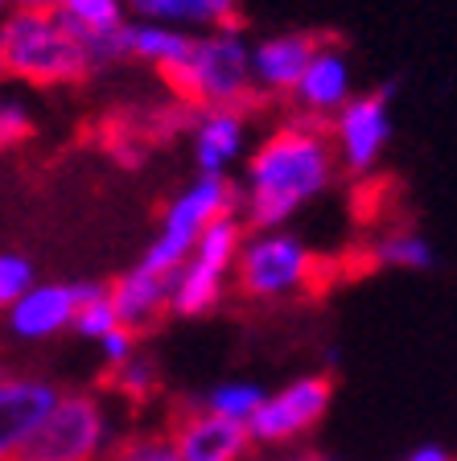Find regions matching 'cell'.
<instances>
[{"mask_svg":"<svg viewBox=\"0 0 457 461\" xmlns=\"http://www.w3.org/2000/svg\"><path fill=\"white\" fill-rule=\"evenodd\" d=\"M334 403V379L325 371L293 375L280 387H268V400L251 416L248 432L260 453L305 449V441L317 432Z\"/></svg>","mask_w":457,"mask_h":461,"instance_id":"ba28073f","label":"cell"},{"mask_svg":"<svg viewBox=\"0 0 457 461\" xmlns=\"http://www.w3.org/2000/svg\"><path fill=\"white\" fill-rule=\"evenodd\" d=\"M317 46H322V38L305 33V29H285V33L251 41L256 91H264V95H293L301 75H305V67L314 62Z\"/></svg>","mask_w":457,"mask_h":461,"instance_id":"9a60e30c","label":"cell"},{"mask_svg":"<svg viewBox=\"0 0 457 461\" xmlns=\"http://www.w3.org/2000/svg\"><path fill=\"white\" fill-rule=\"evenodd\" d=\"M9 13H13V0H0V21L9 17Z\"/></svg>","mask_w":457,"mask_h":461,"instance_id":"1f68e13d","label":"cell"},{"mask_svg":"<svg viewBox=\"0 0 457 461\" xmlns=\"http://www.w3.org/2000/svg\"><path fill=\"white\" fill-rule=\"evenodd\" d=\"M128 17L173 25L186 33H210V29L239 25V5L243 0H124Z\"/></svg>","mask_w":457,"mask_h":461,"instance_id":"e0dca14e","label":"cell"},{"mask_svg":"<svg viewBox=\"0 0 457 461\" xmlns=\"http://www.w3.org/2000/svg\"><path fill=\"white\" fill-rule=\"evenodd\" d=\"M112 330H120V313H115V305H112V285H99L96 293L78 305L75 334L87 338V342H104Z\"/></svg>","mask_w":457,"mask_h":461,"instance_id":"cb8c5ba5","label":"cell"},{"mask_svg":"<svg viewBox=\"0 0 457 461\" xmlns=\"http://www.w3.org/2000/svg\"><path fill=\"white\" fill-rule=\"evenodd\" d=\"M9 62H5V50H0V91H5V83H9Z\"/></svg>","mask_w":457,"mask_h":461,"instance_id":"4dcf8cb0","label":"cell"},{"mask_svg":"<svg viewBox=\"0 0 457 461\" xmlns=\"http://www.w3.org/2000/svg\"><path fill=\"white\" fill-rule=\"evenodd\" d=\"M29 132H33V112H29V104L21 95L0 91V153L21 140H29Z\"/></svg>","mask_w":457,"mask_h":461,"instance_id":"484cf974","label":"cell"},{"mask_svg":"<svg viewBox=\"0 0 457 461\" xmlns=\"http://www.w3.org/2000/svg\"><path fill=\"white\" fill-rule=\"evenodd\" d=\"M112 392L124 403H149L161 392V366L157 358L136 355L133 363H124L120 371H112Z\"/></svg>","mask_w":457,"mask_h":461,"instance_id":"7402d4cb","label":"cell"},{"mask_svg":"<svg viewBox=\"0 0 457 461\" xmlns=\"http://www.w3.org/2000/svg\"><path fill=\"white\" fill-rule=\"evenodd\" d=\"M391 91L396 86L383 83L375 91H359L343 112L334 115L325 132H330L338 169L351 177H367L379 169L383 153L391 144Z\"/></svg>","mask_w":457,"mask_h":461,"instance_id":"9c48e42d","label":"cell"},{"mask_svg":"<svg viewBox=\"0 0 457 461\" xmlns=\"http://www.w3.org/2000/svg\"><path fill=\"white\" fill-rule=\"evenodd\" d=\"M107 461H181L169 429H128Z\"/></svg>","mask_w":457,"mask_h":461,"instance_id":"603a6c76","label":"cell"},{"mask_svg":"<svg viewBox=\"0 0 457 461\" xmlns=\"http://www.w3.org/2000/svg\"><path fill=\"white\" fill-rule=\"evenodd\" d=\"M322 276V259L301 235L293 230H248L243 251L235 264V285L248 301L260 305H277L293 301L317 285Z\"/></svg>","mask_w":457,"mask_h":461,"instance_id":"8992f818","label":"cell"},{"mask_svg":"<svg viewBox=\"0 0 457 461\" xmlns=\"http://www.w3.org/2000/svg\"><path fill=\"white\" fill-rule=\"evenodd\" d=\"M190 149L198 173L231 177V165L248 153V112L243 107H194Z\"/></svg>","mask_w":457,"mask_h":461,"instance_id":"5bb4252c","label":"cell"},{"mask_svg":"<svg viewBox=\"0 0 457 461\" xmlns=\"http://www.w3.org/2000/svg\"><path fill=\"white\" fill-rule=\"evenodd\" d=\"M99 346V358H104V366H107V375L112 371H120L124 363H133L136 355H141V334H133V330H112V334L104 338V342H96Z\"/></svg>","mask_w":457,"mask_h":461,"instance_id":"4316f807","label":"cell"},{"mask_svg":"<svg viewBox=\"0 0 457 461\" xmlns=\"http://www.w3.org/2000/svg\"><path fill=\"white\" fill-rule=\"evenodd\" d=\"M334 173H338V157L325 124L297 115L272 128L248 153L243 182H239L243 190L239 214L248 230H280L330 190Z\"/></svg>","mask_w":457,"mask_h":461,"instance_id":"6da1fadb","label":"cell"},{"mask_svg":"<svg viewBox=\"0 0 457 461\" xmlns=\"http://www.w3.org/2000/svg\"><path fill=\"white\" fill-rule=\"evenodd\" d=\"M33 285H38L33 259L21 256V251H0V313H9Z\"/></svg>","mask_w":457,"mask_h":461,"instance_id":"d4e9b609","label":"cell"},{"mask_svg":"<svg viewBox=\"0 0 457 461\" xmlns=\"http://www.w3.org/2000/svg\"><path fill=\"white\" fill-rule=\"evenodd\" d=\"M128 403L115 392L70 387L33 437L25 461H107L128 432Z\"/></svg>","mask_w":457,"mask_h":461,"instance_id":"3957f363","label":"cell"},{"mask_svg":"<svg viewBox=\"0 0 457 461\" xmlns=\"http://www.w3.org/2000/svg\"><path fill=\"white\" fill-rule=\"evenodd\" d=\"M367 256H371L375 268H391V272H433L441 264L437 248L420 230H383Z\"/></svg>","mask_w":457,"mask_h":461,"instance_id":"d6986e66","label":"cell"},{"mask_svg":"<svg viewBox=\"0 0 457 461\" xmlns=\"http://www.w3.org/2000/svg\"><path fill=\"white\" fill-rule=\"evenodd\" d=\"M297 115L305 120H317V124H330L334 115L343 112L346 104L354 99V67H351V54L334 41H322L314 54V62L305 67L301 83H297L293 95Z\"/></svg>","mask_w":457,"mask_h":461,"instance_id":"4fadbf2b","label":"cell"},{"mask_svg":"<svg viewBox=\"0 0 457 461\" xmlns=\"http://www.w3.org/2000/svg\"><path fill=\"white\" fill-rule=\"evenodd\" d=\"M194 38L198 33H186V29L173 25H157V21H128V50H133V62H144L157 75H169L178 70L194 50Z\"/></svg>","mask_w":457,"mask_h":461,"instance_id":"ac0fdd59","label":"cell"},{"mask_svg":"<svg viewBox=\"0 0 457 461\" xmlns=\"http://www.w3.org/2000/svg\"><path fill=\"white\" fill-rule=\"evenodd\" d=\"M62 392L67 387H58L46 375L0 366V461H25Z\"/></svg>","mask_w":457,"mask_h":461,"instance_id":"30bf717a","label":"cell"},{"mask_svg":"<svg viewBox=\"0 0 457 461\" xmlns=\"http://www.w3.org/2000/svg\"><path fill=\"white\" fill-rule=\"evenodd\" d=\"M112 305L120 313V326L124 330L149 334L169 313V276H157V272L133 264L124 276L112 280Z\"/></svg>","mask_w":457,"mask_h":461,"instance_id":"2e32d148","label":"cell"},{"mask_svg":"<svg viewBox=\"0 0 457 461\" xmlns=\"http://www.w3.org/2000/svg\"><path fill=\"white\" fill-rule=\"evenodd\" d=\"M404 461H457V457L445 449V445H437V441H425V445H416V449H408V453H404Z\"/></svg>","mask_w":457,"mask_h":461,"instance_id":"f1b7e54d","label":"cell"},{"mask_svg":"<svg viewBox=\"0 0 457 461\" xmlns=\"http://www.w3.org/2000/svg\"><path fill=\"white\" fill-rule=\"evenodd\" d=\"M58 13L78 38H91V33H104L128 21L124 0H58Z\"/></svg>","mask_w":457,"mask_h":461,"instance_id":"44dd1931","label":"cell"},{"mask_svg":"<svg viewBox=\"0 0 457 461\" xmlns=\"http://www.w3.org/2000/svg\"><path fill=\"white\" fill-rule=\"evenodd\" d=\"M13 9H58V0H13Z\"/></svg>","mask_w":457,"mask_h":461,"instance_id":"f546056e","label":"cell"},{"mask_svg":"<svg viewBox=\"0 0 457 461\" xmlns=\"http://www.w3.org/2000/svg\"><path fill=\"white\" fill-rule=\"evenodd\" d=\"M268 400V387L264 384H256V379H219V384H210L206 392L198 395V400H190V403H198L202 412H210V416H223V420H235V424H251V416L260 412V403Z\"/></svg>","mask_w":457,"mask_h":461,"instance_id":"ffe728a7","label":"cell"},{"mask_svg":"<svg viewBox=\"0 0 457 461\" xmlns=\"http://www.w3.org/2000/svg\"><path fill=\"white\" fill-rule=\"evenodd\" d=\"M239 206H243V190L231 177L194 173V182L181 185L169 198V206L161 214V227H157L152 243L144 248V256L136 264L157 272V276H173L194 256L202 230L215 219H223V214H239Z\"/></svg>","mask_w":457,"mask_h":461,"instance_id":"5b68a950","label":"cell"},{"mask_svg":"<svg viewBox=\"0 0 457 461\" xmlns=\"http://www.w3.org/2000/svg\"><path fill=\"white\" fill-rule=\"evenodd\" d=\"M248 461H322L317 449H277V453H251Z\"/></svg>","mask_w":457,"mask_h":461,"instance_id":"83f0119b","label":"cell"},{"mask_svg":"<svg viewBox=\"0 0 457 461\" xmlns=\"http://www.w3.org/2000/svg\"><path fill=\"white\" fill-rule=\"evenodd\" d=\"M248 240L243 214H223L202 230L194 256L169 276V313L173 317H206L223 305L227 280L235 276L239 251Z\"/></svg>","mask_w":457,"mask_h":461,"instance_id":"52a82bcc","label":"cell"},{"mask_svg":"<svg viewBox=\"0 0 457 461\" xmlns=\"http://www.w3.org/2000/svg\"><path fill=\"white\" fill-rule=\"evenodd\" d=\"M0 50L9 75L29 86H70L91 75L83 38L58 9H13L0 21Z\"/></svg>","mask_w":457,"mask_h":461,"instance_id":"7a4b0ae2","label":"cell"},{"mask_svg":"<svg viewBox=\"0 0 457 461\" xmlns=\"http://www.w3.org/2000/svg\"><path fill=\"white\" fill-rule=\"evenodd\" d=\"M99 280H38L25 297L5 313L9 334L17 342H50V338L75 334V317Z\"/></svg>","mask_w":457,"mask_h":461,"instance_id":"8fae6325","label":"cell"},{"mask_svg":"<svg viewBox=\"0 0 457 461\" xmlns=\"http://www.w3.org/2000/svg\"><path fill=\"white\" fill-rule=\"evenodd\" d=\"M169 91L190 107H243L260 95L251 75V41L243 25L210 29L194 38L190 58L165 75Z\"/></svg>","mask_w":457,"mask_h":461,"instance_id":"277c9868","label":"cell"},{"mask_svg":"<svg viewBox=\"0 0 457 461\" xmlns=\"http://www.w3.org/2000/svg\"><path fill=\"white\" fill-rule=\"evenodd\" d=\"M165 429H169L181 461H248L256 453L248 424L210 416V412H202L198 403L178 408Z\"/></svg>","mask_w":457,"mask_h":461,"instance_id":"7c38bea8","label":"cell"}]
</instances>
